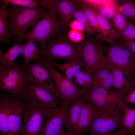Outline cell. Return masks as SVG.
Returning <instances> with one entry per match:
<instances>
[{
    "label": "cell",
    "instance_id": "cell-1",
    "mask_svg": "<svg viewBox=\"0 0 135 135\" xmlns=\"http://www.w3.org/2000/svg\"><path fill=\"white\" fill-rule=\"evenodd\" d=\"M8 9L10 25V37L16 42L22 34L30 28H33L42 17L47 8L38 9L10 5Z\"/></svg>",
    "mask_w": 135,
    "mask_h": 135
},
{
    "label": "cell",
    "instance_id": "cell-2",
    "mask_svg": "<svg viewBox=\"0 0 135 135\" xmlns=\"http://www.w3.org/2000/svg\"><path fill=\"white\" fill-rule=\"evenodd\" d=\"M62 28L57 14L53 8L47 9L42 18L30 31L21 35L17 42L24 40L31 39L36 41L42 47L46 43L54 40L53 39Z\"/></svg>",
    "mask_w": 135,
    "mask_h": 135
},
{
    "label": "cell",
    "instance_id": "cell-3",
    "mask_svg": "<svg viewBox=\"0 0 135 135\" xmlns=\"http://www.w3.org/2000/svg\"><path fill=\"white\" fill-rule=\"evenodd\" d=\"M58 35L56 40L50 42L44 47H39L42 58L50 63L60 59L66 61L75 58L82 59V42L79 44L74 43L67 36H61L60 32Z\"/></svg>",
    "mask_w": 135,
    "mask_h": 135
},
{
    "label": "cell",
    "instance_id": "cell-4",
    "mask_svg": "<svg viewBox=\"0 0 135 135\" xmlns=\"http://www.w3.org/2000/svg\"><path fill=\"white\" fill-rule=\"evenodd\" d=\"M123 111L117 106L100 108L94 106V115L89 135H102L123 128Z\"/></svg>",
    "mask_w": 135,
    "mask_h": 135
},
{
    "label": "cell",
    "instance_id": "cell-5",
    "mask_svg": "<svg viewBox=\"0 0 135 135\" xmlns=\"http://www.w3.org/2000/svg\"><path fill=\"white\" fill-rule=\"evenodd\" d=\"M27 80L23 67L18 62L14 66L0 64V88L4 92L22 96Z\"/></svg>",
    "mask_w": 135,
    "mask_h": 135
},
{
    "label": "cell",
    "instance_id": "cell-6",
    "mask_svg": "<svg viewBox=\"0 0 135 135\" xmlns=\"http://www.w3.org/2000/svg\"><path fill=\"white\" fill-rule=\"evenodd\" d=\"M101 42L88 38L82 42V58L85 70L92 77L107 67L108 60L104 54Z\"/></svg>",
    "mask_w": 135,
    "mask_h": 135
},
{
    "label": "cell",
    "instance_id": "cell-7",
    "mask_svg": "<svg viewBox=\"0 0 135 135\" xmlns=\"http://www.w3.org/2000/svg\"><path fill=\"white\" fill-rule=\"evenodd\" d=\"M109 64L120 70L130 79L135 76V55L121 43H116L106 49Z\"/></svg>",
    "mask_w": 135,
    "mask_h": 135
},
{
    "label": "cell",
    "instance_id": "cell-8",
    "mask_svg": "<svg viewBox=\"0 0 135 135\" xmlns=\"http://www.w3.org/2000/svg\"><path fill=\"white\" fill-rule=\"evenodd\" d=\"M46 62L50 76L54 82L57 94L61 98L62 103L70 107L80 98L82 90L76 86L73 81L58 71L50 63Z\"/></svg>",
    "mask_w": 135,
    "mask_h": 135
},
{
    "label": "cell",
    "instance_id": "cell-9",
    "mask_svg": "<svg viewBox=\"0 0 135 135\" xmlns=\"http://www.w3.org/2000/svg\"><path fill=\"white\" fill-rule=\"evenodd\" d=\"M126 96L118 91H114L102 88L90 86L82 90L80 98L85 102L91 103L98 107L106 108L117 106L125 100Z\"/></svg>",
    "mask_w": 135,
    "mask_h": 135
},
{
    "label": "cell",
    "instance_id": "cell-10",
    "mask_svg": "<svg viewBox=\"0 0 135 135\" xmlns=\"http://www.w3.org/2000/svg\"><path fill=\"white\" fill-rule=\"evenodd\" d=\"M23 67L26 73L28 82L58 95L46 62L41 56L35 62Z\"/></svg>",
    "mask_w": 135,
    "mask_h": 135
},
{
    "label": "cell",
    "instance_id": "cell-11",
    "mask_svg": "<svg viewBox=\"0 0 135 135\" xmlns=\"http://www.w3.org/2000/svg\"><path fill=\"white\" fill-rule=\"evenodd\" d=\"M52 109L28 104L23 114L22 135H38L43 124L44 118Z\"/></svg>",
    "mask_w": 135,
    "mask_h": 135
},
{
    "label": "cell",
    "instance_id": "cell-12",
    "mask_svg": "<svg viewBox=\"0 0 135 135\" xmlns=\"http://www.w3.org/2000/svg\"><path fill=\"white\" fill-rule=\"evenodd\" d=\"M28 104L50 108L57 107L60 97L27 82L22 96Z\"/></svg>",
    "mask_w": 135,
    "mask_h": 135
},
{
    "label": "cell",
    "instance_id": "cell-13",
    "mask_svg": "<svg viewBox=\"0 0 135 135\" xmlns=\"http://www.w3.org/2000/svg\"><path fill=\"white\" fill-rule=\"evenodd\" d=\"M22 96L12 94V98L8 116L9 131L7 135H18L22 132V114L28 104Z\"/></svg>",
    "mask_w": 135,
    "mask_h": 135
},
{
    "label": "cell",
    "instance_id": "cell-14",
    "mask_svg": "<svg viewBox=\"0 0 135 135\" xmlns=\"http://www.w3.org/2000/svg\"><path fill=\"white\" fill-rule=\"evenodd\" d=\"M69 107L62 104L53 108L46 116L40 135H58L62 126L67 110Z\"/></svg>",
    "mask_w": 135,
    "mask_h": 135
},
{
    "label": "cell",
    "instance_id": "cell-15",
    "mask_svg": "<svg viewBox=\"0 0 135 135\" xmlns=\"http://www.w3.org/2000/svg\"><path fill=\"white\" fill-rule=\"evenodd\" d=\"M78 8L77 0H55L53 9L59 17L62 29L66 30L69 27L73 14Z\"/></svg>",
    "mask_w": 135,
    "mask_h": 135
},
{
    "label": "cell",
    "instance_id": "cell-16",
    "mask_svg": "<svg viewBox=\"0 0 135 135\" xmlns=\"http://www.w3.org/2000/svg\"><path fill=\"white\" fill-rule=\"evenodd\" d=\"M92 8L96 16L100 30V42H105L111 44H115L116 40L118 38V32L108 20L100 14L95 9Z\"/></svg>",
    "mask_w": 135,
    "mask_h": 135
},
{
    "label": "cell",
    "instance_id": "cell-17",
    "mask_svg": "<svg viewBox=\"0 0 135 135\" xmlns=\"http://www.w3.org/2000/svg\"><path fill=\"white\" fill-rule=\"evenodd\" d=\"M114 88L126 96L132 90L134 80L130 79L120 70L109 63Z\"/></svg>",
    "mask_w": 135,
    "mask_h": 135
},
{
    "label": "cell",
    "instance_id": "cell-18",
    "mask_svg": "<svg viewBox=\"0 0 135 135\" xmlns=\"http://www.w3.org/2000/svg\"><path fill=\"white\" fill-rule=\"evenodd\" d=\"M85 103L80 98L67 110L63 122L67 130H74L79 119L83 106Z\"/></svg>",
    "mask_w": 135,
    "mask_h": 135
},
{
    "label": "cell",
    "instance_id": "cell-19",
    "mask_svg": "<svg viewBox=\"0 0 135 135\" xmlns=\"http://www.w3.org/2000/svg\"><path fill=\"white\" fill-rule=\"evenodd\" d=\"M94 106L90 103H85L82 107L78 121L74 131L81 135L90 128L94 118Z\"/></svg>",
    "mask_w": 135,
    "mask_h": 135
},
{
    "label": "cell",
    "instance_id": "cell-20",
    "mask_svg": "<svg viewBox=\"0 0 135 135\" xmlns=\"http://www.w3.org/2000/svg\"><path fill=\"white\" fill-rule=\"evenodd\" d=\"M50 64L60 70L66 78L72 81L74 77L80 71V69L84 66L83 60L79 58L69 60L64 64H59L55 61Z\"/></svg>",
    "mask_w": 135,
    "mask_h": 135
},
{
    "label": "cell",
    "instance_id": "cell-21",
    "mask_svg": "<svg viewBox=\"0 0 135 135\" xmlns=\"http://www.w3.org/2000/svg\"><path fill=\"white\" fill-rule=\"evenodd\" d=\"M12 94L1 95L0 98V134L7 135L9 131L8 112L11 106Z\"/></svg>",
    "mask_w": 135,
    "mask_h": 135
},
{
    "label": "cell",
    "instance_id": "cell-22",
    "mask_svg": "<svg viewBox=\"0 0 135 135\" xmlns=\"http://www.w3.org/2000/svg\"><path fill=\"white\" fill-rule=\"evenodd\" d=\"M118 4L114 0H95L92 8L110 21L112 20L114 17L118 12Z\"/></svg>",
    "mask_w": 135,
    "mask_h": 135
},
{
    "label": "cell",
    "instance_id": "cell-23",
    "mask_svg": "<svg viewBox=\"0 0 135 135\" xmlns=\"http://www.w3.org/2000/svg\"><path fill=\"white\" fill-rule=\"evenodd\" d=\"M8 5L3 3L0 9V42L5 44L7 46L10 45L11 42L10 32V25L8 20Z\"/></svg>",
    "mask_w": 135,
    "mask_h": 135
},
{
    "label": "cell",
    "instance_id": "cell-24",
    "mask_svg": "<svg viewBox=\"0 0 135 135\" xmlns=\"http://www.w3.org/2000/svg\"><path fill=\"white\" fill-rule=\"evenodd\" d=\"M14 42L13 45L7 51L3 54L0 51V62L7 66H14L16 65L15 60L18 57L22 54L24 44Z\"/></svg>",
    "mask_w": 135,
    "mask_h": 135
},
{
    "label": "cell",
    "instance_id": "cell-25",
    "mask_svg": "<svg viewBox=\"0 0 135 135\" xmlns=\"http://www.w3.org/2000/svg\"><path fill=\"white\" fill-rule=\"evenodd\" d=\"M117 106L123 112V127L128 129L129 132L135 135V110L130 108L124 100Z\"/></svg>",
    "mask_w": 135,
    "mask_h": 135
},
{
    "label": "cell",
    "instance_id": "cell-26",
    "mask_svg": "<svg viewBox=\"0 0 135 135\" xmlns=\"http://www.w3.org/2000/svg\"><path fill=\"white\" fill-rule=\"evenodd\" d=\"M34 42L32 39H28L24 44L21 54L24 58L23 66L30 64L34 60L38 61L42 55L41 50L39 47H38L39 44H35Z\"/></svg>",
    "mask_w": 135,
    "mask_h": 135
},
{
    "label": "cell",
    "instance_id": "cell-27",
    "mask_svg": "<svg viewBox=\"0 0 135 135\" xmlns=\"http://www.w3.org/2000/svg\"><path fill=\"white\" fill-rule=\"evenodd\" d=\"M78 7L84 12L95 34V38L100 42L101 37L100 30L96 16L92 8L84 2L82 0H77Z\"/></svg>",
    "mask_w": 135,
    "mask_h": 135
},
{
    "label": "cell",
    "instance_id": "cell-28",
    "mask_svg": "<svg viewBox=\"0 0 135 135\" xmlns=\"http://www.w3.org/2000/svg\"><path fill=\"white\" fill-rule=\"evenodd\" d=\"M118 4V11L128 19L135 21V2L131 0H126Z\"/></svg>",
    "mask_w": 135,
    "mask_h": 135
},
{
    "label": "cell",
    "instance_id": "cell-29",
    "mask_svg": "<svg viewBox=\"0 0 135 135\" xmlns=\"http://www.w3.org/2000/svg\"><path fill=\"white\" fill-rule=\"evenodd\" d=\"M3 2L8 6L12 5L21 7L38 9L41 5L38 0H2Z\"/></svg>",
    "mask_w": 135,
    "mask_h": 135
},
{
    "label": "cell",
    "instance_id": "cell-30",
    "mask_svg": "<svg viewBox=\"0 0 135 135\" xmlns=\"http://www.w3.org/2000/svg\"><path fill=\"white\" fill-rule=\"evenodd\" d=\"M73 18L84 26L86 28L85 32L87 35H95L86 16L80 9L78 8L74 12L73 15Z\"/></svg>",
    "mask_w": 135,
    "mask_h": 135
},
{
    "label": "cell",
    "instance_id": "cell-31",
    "mask_svg": "<svg viewBox=\"0 0 135 135\" xmlns=\"http://www.w3.org/2000/svg\"><path fill=\"white\" fill-rule=\"evenodd\" d=\"M127 18L118 11L112 20L113 26L119 34L122 32L127 26L128 23Z\"/></svg>",
    "mask_w": 135,
    "mask_h": 135
},
{
    "label": "cell",
    "instance_id": "cell-32",
    "mask_svg": "<svg viewBox=\"0 0 135 135\" xmlns=\"http://www.w3.org/2000/svg\"><path fill=\"white\" fill-rule=\"evenodd\" d=\"M118 39L124 40H135V26L133 24L132 20H129L126 28L119 34Z\"/></svg>",
    "mask_w": 135,
    "mask_h": 135
},
{
    "label": "cell",
    "instance_id": "cell-33",
    "mask_svg": "<svg viewBox=\"0 0 135 135\" xmlns=\"http://www.w3.org/2000/svg\"><path fill=\"white\" fill-rule=\"evenodd\" d=\"M90 86L102 88L110 90L111 89L114 88L111 70L108 75L102 80L98 82L93 84Z\"/></svg>",
    "mask_w": 135,
    "mask_h": 135
},
{
    "label": "cell",
    "instance_id": "cell-34",
    "mask_svg": "<svg viewBox=\"0 0 135 135\" xmlns=\"http://www.w3.org/2000/svg\"><path fill=\"white\" fill-rule=\"evenodd\" d=\"M67 37L71 42L76 44L80 43L84 40V36L82 32L72 29L69 30Z\"/></svg>",
    "mask_w": 135,
    "mask_h": 135
},
{
    "label": "cell",
    "instance_id": "cell-35",
    "mask_svg": "<svg viewBox=\"0 0 135 135\" xmlns=\"http://www.w3.org/2000/svg\"><path fill=\"white\" fill-rule=\"evenodd\" d=\"M110 71V68L108 65L104 69L97 73L92 77L93 80L92 84L102 80L108 75Z\"/></svg>",
    "mask_w": 135,
    "mask_h": 135
},
{
    "label": "cell",
    "instance_id": "cell-36",
    "mask_svg": "<svg viewBox=\"0 0 135 135\" xmlns=\"http://www.w3.org/2000/svg\"><path fill=\"white\" fill-rule=\"evenodd\" d=\"M70 29L73 30L82 32H86V28L84 26L75 19L71 21L69 24Z\"/></svg>",
    "mask_w": 135,
    "mask_h": 135
},
{
    "label": "cell",
    "instance_id": "cell-37",
    "mask_svg": "<svg viewBox=\"0 0 135 135\" xmlns=\"http://www.w3.org/2000/svg\"><path fill=\"white\" fill-rule=\"evenodd\" d=\"M122 43L135 55V41L124 40Z\"/></svg>",
    "mask_w": 135,
    "mask_h": 135
},
{
    "label": "cell",
    "instance_id": "cell-38",
    "mask_svg": "<svg viewBox=\"0 0 135 135\" xmlns=\"http://www.w3.org/2000/svg\"><path fill=\"white\" fill-rule=\"evenodd\" d=\"M125 100L127 103L135 104V88L132 90L126 96Z\"/></svg>",
    "mask_w": 135,
    "mask_h": 135
},
{
    "label": "cell",
    "instance_id": "cell-39",
    "mask_svg": "<svg viewBox=\"0 0 135 135\" xmlns=\"http://www.w3.org/2000/svg\"><path fill=\"white\" fill-rule=\"evenodd\" d=\"M129 132V131L128 129L122 128L116 131L110 132L102 135H126Z\"/></svg>",
    "mask_w": 135,
    "mask_h": 135
},
{
    "label": "cell",
    "instance_id": "cell-40",
    "mask_svg": "<svg viewBox=\"0 0 135 135\" xmlns=\"http://www.w3.org/2000/svg\"><path fill=\"white\" fill-rule=\"evenodd\" d=\"M55 0H41L40 1L42 7L50 8L53 7V5Z\"/></svg>",
    "mask_w": 135,
    "mask_h": 135
},
{
    "label": "cell",
    "instance_id": "cell-41",
    "mask_svg": "<svg viewBox=\"0 0 135 135\" xmlns=\"http://www.w3.org/2000/svg\"><path fill=\"white\" fill-rule=\"evenodd\" d=\"M58 135H80L76 132L74 130H67L65 131L62 128L61 129Z\"/></svg>",
    "mask_w": 135,
    "mask_h": 135
},
{
    "label": "cell",
    "instance_id": "cell-42",
    "mask_svg": "<svg viewBox=\"0 0 135 135\" xmlns=\"http://www.w3.org/2000/svg\"><path fill=\"white\" fill-rule=\"evenodd\" d=\"M85 72V70L82 71H80L74 77L73 79L83 78L84 76Z\"/></svg>",
    "mask_w": 135,
    "mask_h": 135
},
{
    "label": "cell",
    "instance_id": "cell-43",
    "mask_svg": "<svg viewBox=\"0 0 135 135\" xmlns=\"http://www.w3.org/2000/svg\"><path fill=\"white\" fill-rule=\"evenodd\" d=\"M0 135H2V134H0Z\"/></svg>",
    "mask_w": 135,
    "mask_h": 135
},
{
    "label": "cell",
    "instance_id": "cell-44",
    "mask_svg": "<svg viewBox=\"0 0 135 135\" xmlns=\"http://www.w3.org/2000/svg\"><path fill=\"white\" fill-rule=\"evenodd\" d=\"M134 22H135V21H134Z\"/></svg>",
    "mask_w": 135,
    "mask_h": 135
}]
</instances>
